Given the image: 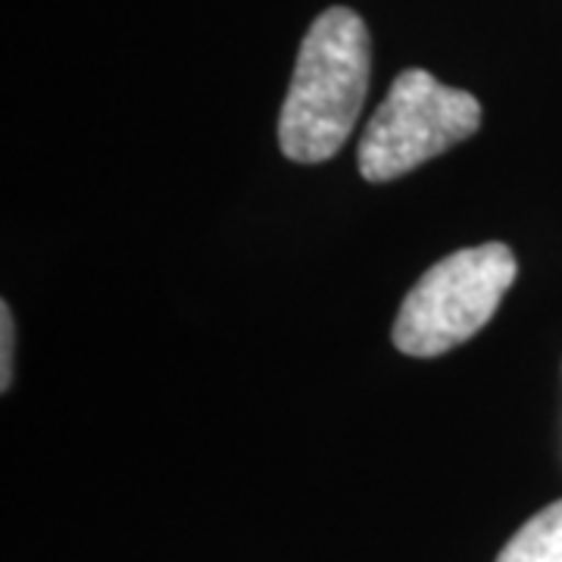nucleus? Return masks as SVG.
I'll list each match as a JSON object with an SVG mask.
<instances>
[{
  "mask_svg": "<svg viewBox=\"0 0 562 562\" xmlns=\"http://www.w3.org/2000/svg\"><path fill=\"white\" fill-rule=\"evenodd\" d=\"M369 66V29L353 10L331 7L310 25L279 116L288 160L325 162L341 150L366 103Z\"/></svg>",
  "mask_w": 562,
  "mask_h": 562,
  "instance_id": "1",
  "label": "nucleus"
},
{
  "mask_svg": "<svg viewBox=\"0 0 562 562\" xmlns=\"http://www.w3.org/2000/svg\"><path fill=\"white\" fill-rule=\"evenodd\" d=\"M516 272V257L501 241L465 247L435 262L403 301L394 347L406 357H438L475 338L494 319Z\"/></svg>",
  "mask_w": 562,
  "mask_h": 562,
  "instance_id": "2",
  "label": "nucleus"
},
{
  "mask_svg": "<svg viewBox=\"0 0 562 562\" xmlns=\"http://www.w3.org/2000/svg\"><path fill=\"white\" fill-rule=\"evenodd\" d=\"M482 103L425 69H403L362 132L357 162L362 179L391 181L472 138Z\"/></svg>",
  "mask_w": 562,
  "mask_h": 562,
  "instance_id": "3",
  "label": "nucleus"
},
{
  "mask_svg": "<svg viewBox=\"0 0 562 562\" xmlns=\"http://www.w3.org/2000/svg\"><path fill=\"white\" fill-rule=\"evenodd\" d=\"M497 562H562V501L531 516L503 547Z\"/></svg>",
  "mask_w": 562,
  "mask_h": 562,
  "instance_id": "4",
  "label": "nucleus"
},
{
  "mask_svg": "<svg viewBox=\"0 0 562 562\" xmlns=\"http://www.w3.org/2000/svg\"><path fill=\"white\" fill-rule=\"evenodd\" d=\"M0 387L7 391L10 379H13V316H10V306L3 303L0 306Z\"/></svg>",
  "mask_w": 562,
  "mask_h": 562,
  "instance_id": "5",
  "label": "nucleus"
}]
</instances>
